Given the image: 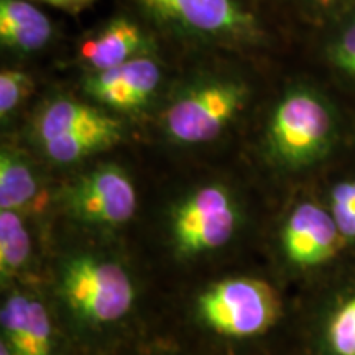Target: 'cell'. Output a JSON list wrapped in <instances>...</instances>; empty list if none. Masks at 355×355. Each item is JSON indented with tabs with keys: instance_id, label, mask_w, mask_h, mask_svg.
Returning a JSON list of instances; mask_svg holds the SVG:
<instances>
[{
	"instance_id": "obj_1",
	"label": "cell",
	"mask_w": 355,
	"mask_h": 355,
	"mask_svg": "<svg viewBox=\"0 0 355 355\" xmlns=\"http://www.w3.org/2000/svg\"><path fill=\"white\" fill-rule=\"evenodd\" d=\"M32 133L44 157L71 165L117 145L123 125L99 105L61 94L42 104Z\"/></svg>"
},
{
	"instance_id": "obj_2",
	"label": "cell",
	"mask_w": 355,
	"mask_h": 355,
	"mask_svg": "<svg viewBox=\"0 0 355 355\" xmlns=\"http://www.w3.org/2000/svg\"><path fill=\"white\" fill-rule=\"evenodd\" d=\"M248 86L230 76L201 78L180 89L162 115L166 137L180 145L212 141L245 107Z\"/></svg>"
},
{
	"instance_id": "obj_3",
	"label": "cell",
	"mask_w": 355,
	"mask_h": 355,
	"mask_svg": "<svg viewBox=\"0 0 355 355\" xmlns=\"http://www.w3.org/2000/svg\"><path fill=\"white\" fill-rule=\"evenodd\" d=\"M171 32L206 43L257 46L263 42L259 19L239 0H132Z\"/></svg>"
},
{
	"instance_id": "obj_4",
	"label": "cell",
	"mask_w": 355,
	"mask_h": 355,
	"mask_svg": "<svg viewBox=\"0 0 355 355\" xmlns=\"http://www.w3.org/2000/svg\"><path fill=\"white\" fill-rule=\"evenodd\" d=\"M334 139V117L311 89L288 91L273 109L268 125L270 152L286 166H304L324 157Z\"/></svg>"
},
{
	"instance_id": "obj_5",
	"label": "cell",
	"mask_w": 355,
	"mask_h": 355,
	"mask_svg": "<svg viewBox=\"0 0 355 355\" xmlns=\"http://www.w3.org/2000/svg\"><path fill=\"white\" fill-rule=\"evenodd\" d=\"M61 295L71 309L89 322L122 319L133 304V285L121 265L96 257H78L61 273Z\"/></svg>"
},
{
	"instance_id": "obj_6",
	"label": "cell",
	"mask_w": 355,
	"mask_h": 355,
	"mask_svg": "<svg viewBox=\"0 0 355 355\" xmlns=\"http://www.w3.org/2000/svg\"><path fill=\"white\" fill-rule=\"evenodd\" d=\"M198 308L212 331L229 337H252L273 326L279 301L273 288L261 279L229 278L207 288Z\"/></svg>"
},
{
	"instance_id": "obj_7",
	"label": "cell",
	"mask_w": 355,
	"mask_h": 355,
	"mask_svg": "<svg viewBox=\"0 0 355 355\" xmlns=\"http://www.w3.org/2000/svg\"><path fill=\"white\" fill-rule=\"evenodd\" d=\"M239 222L237 206L224 186H202L186 196L171 214V234L184 255H198L225 245Z\"/></svg>"
},
{
	"instance_id": "obj_8",
	"label": "cell",
	"mask_w": 355,
	"mask_h": 355,
	"mask_svg": "<svg viewBox=\"0 0 355 355\" xmlns=\"http://www.w3.org/2000/svg\"><path fill=\"white\" fill-rule=\"evenodd\" d=\"M64 206L78 220L117 227L137 211V191L128 173L115 163L96 166L66 189Z\"/></svg>"
},
{
	"instance_id": "obj_9",
	"label": "cell",
	"mask_w": 355,
	"mask_h": 355,
	"mask_svg": "<svg viewBox=\"0 0 355 355\" xmlns=\"http://www.w3.org/2000/svg\"><path fill=\"white\" fill-rule=\"evenodd\" d=\"M163 81L162 64L153 55L102 71H86L81 89L101 107L122 114L144 110L158 94Z\"/></svg>"
},
{
	"instance_id": "obj_10",
	"label": "cell",
	"mask_w": 355,
	"mask_h": 355,
	"mask_svg": "<svg viewBox=\"0 0 355 355\" xmlns=\"http://www.w3.org/2000/svg\"><path fill=\"white\" fill-rule=\"evenodd\" d=\"M334 217L314 202L296 206L288 216L282 241L285 254L300 266L321 265L337 254L343 243Z\"/></svg>"
},
{
	"instance_id": "obj_11",
	"label": "cell",
	"mask_w": 355,
	"mask_h": 355,
	"mask_svg": "<svg viewBox=\"0 0 355 355\" xmlns=\"http://www.w3.org/2000/svg\"><path fill=\"white\" fill-rule=\"evenodd\" d=\"M155 53L153 37L130 17H114L83 40L79 60L86 71H102Z\"/></svg>"
},
{
	"instance_id": "obj_12",
	"label": "cell",
	"mask_w": 355,
	"mask_h": 355,
	"mask_svg": "<svg viewBox=\"0 0 355 355\" xmlns=\"http://www.w3.org/2000/svg\"><path fill=\"white\" fill-rule=\"evenodd\" d=\"M2 329L13 355H51V322L40 301L12 295L2 308Z\"/></svg>"
},
{
	"instance_id": "obj_13",
	"label": "cell",
	"mask_w": 355,
	"mask_h": 355,
	"mask_svg": "<svg viewBox=\"0 0 355 355\" xmlns=\"http://www.w3.org/2000/svg\"><path fill=\"white\" fill-rule=\"evenodd\" d=\"M55 26L32 0H0V43L17 55H32L46 48Z\"/></svg>"
},
{
	"instance_id": "obj_14",
	"label": "cell",
	"mask_w": 355,
	"mask_h": 355,
	"mask_svg": "<svg viewBox=\"0 0 355 355\" xmlns=\"http://www.w3.org/2000/svg\"><path fill=\"white\" fill-rule=\"evenodd\" d=\"M44 193L37 173L20 152L3 148L0 153V211H37Z\"/></svg>"
},
{
	"instance_id": "obj_15",
	"label": "cell",
	"mask_w": 355,
	"mask_h": 355,
	"mask_svg": "<svg viewBox=\"0 0 355 355\" xmlns=\"http://www.w3.org/2000/svg\"><path fill=\"white\" fill-rule=\"evenodd\" d=\"M32 252L30 234L20 212L0 211V273L3 278L19 273Z\"/></svg>"
},
{
	"instance_id": "obj_16",
	"label": "cell",
	"mask_w": 355,
	"mask_h": 355,
	"mask_svg": "<svg viewBox=\"0 0 355 355\" xmlns=\"http://www.w3.org/2000/svg\"><path fill=\"white\" fill-rule=\"evenodd\" d=\"M33 78L21 69H3L0 73V119L10 121L12 115L32 96Z\"/></svg>"
},
{
	"instance_id": "obj_17",
	"label": "cell",
	"mask_w": 355,
	"mask_h": 355,
	"mask_svg": "<svg viewBox=\"0 0 355 355\" xmlns=\"http://www.w3.org/2000/svg\"><path fill=\"white\" fill-rule=\"evenodd\" d=\"M329 344L336 355H355V295L332 316Z\"/></svg>"
},
{
	"instance_id": "obj_18",
	"label": "cell",
	"mask_w": 355,
	"mask_h": 355,
	"mask_svg": "<svg viewBox=\"0 0 355 355\" xmlns=\"http://www.w3.org/2000/svg\"><path fill=\"white\" fill-rule=\"evenodd\" d=\"M332 64L355 76V21L345 26L329 48Z\"/></svg>"
},
{
	"instance_id": "obj_19",
	"label": "cell",
	"mask_w": 355,
	"mask_h": 355,
	"mask_svg": "<svg viewBox=\"0 0 355 355\" xmlns=\"http://www.w3.org/2000/svg\"><path fill=\"white\" fill-rule=\"evenodd\" d=\"M331 207L355 209V181H345L334 186L331 193Z\"/></svg>"
},
{
	"instance_id": "obj_20",
	"label": "cell",
	"mask_w": 355,
	"mask_h": 355,
	"mask_svg": "<svg viewBox=\"0 0 355 355\" xmlns=\"http://www.w3.org/2000/svg\"><path fill=\"white\" fill-rule=\"evenodd\" d=\"M339 232L344 239H355V211L345 207H331Z\"/></svg>"
},
{
	"instance_id": "obj_21",
	"label": "cell",
	"mask_w": 355,
	"mask_h": 355,
	"mask_svg": "<svg viewBox=\"0 0 355 355\" xmlns=\"http://www.w3.org/2000/svg\"><path fill=\"white\" fill-rule=\"evenodd\" d=\"M40 2L48 3V6H53L58 8H63V10H68L73 13L92 6V3L97 2V0H40Z\"/></svg>"
},
{
	"instance_id": "obj_22",
	"label": "cell",
	"mask_w": 355,
	"mask_h": 355,
	"mask_svg": "<svg viewBox=\"0 0 355 355\" xmlns=\"http://www.w3.org/2000/svg\"><path fill=\"white\" fill-rule=\"evenodd\" d=\"M343 0H313V3L321 10H332V8L339 6Z\"/></svg>"
},
{
	"instance_id": "obj_23",
	"label": "cell",
	"mask_w": 355,
	"mask_h": 355,
	"mask_svg": "<svg viewBox=\"0 0 355 355\" xmlns=\"http://www.w3.org/2000/svg\"><path fill=\"white\" fill-rule=\"evenodd\" d=\"M0 355H13L12 352H10V349L7 347V344L3 343L2 345H0Z\"/></svg>"
}]
</instances>
